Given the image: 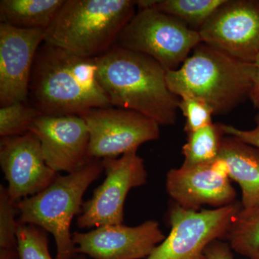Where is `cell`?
I'll return each mask as SVG.
<instances>
[{
  "instance_id": "cell-24",
  "label": "cell",
  "mask_w": 259,
  "mask_h": 259,
  "mask_svg": "<svg viewBox=\"0 0 259 259\" xmlns=\"http://www.w3.org/2000/svg\"><path fill=\"white\" fill-rule=\"evenodd\" d=\"M179 109L186 118L185 131L187 134L212 123L214 111L203 100L192 97H180Z\"/></svg>"
},
{
  "instance_id": "cell-4",
  "label": "cell",
  "mask_w": 259,
  "mask_h": 259,
  "mask_svg": "<svg viewBox=\"0 0 259 259\" xmlns=\"http://www.w3.org/2000/svg\"><path fill=\"white\" fill-rule=\"evenodd\" d=\"M131 0H65L44 42L85 58L110 51L136 14Z\"/></svg>"
},
{
  "instance_id": "cell-13",
  "label": "cell",
  "mask_w": 259,
  "mask_h": 259,
  "mask_svg": "<svg viewBox=\"0 0 259 259\" xmlns=\"http://www.w3.org/2000/svg\"><path fill=\"white\" fill-rule=\"evenodd\" d=\"M165 238L159 223L153 220L137 226L107 225L72 233L76 253L93 259L146 258Z\"/></svg>"
},
{
  "instance_id": "cell-28",
  "label": "cell",
  "mask_w": 259,
  "mask_h": 259,
  "mask_svg": "<svg viewBox=\"0 0 259 259\" xmlns=\"http://www.w3.org/2000/svg\"><path fill=\"white\" fill-rule=\"evenodd\" d=\"M71 259H80V258H79V257L78 256V255H76V256L74 257V258H71Z\"/></svg>"
},
{
  "instance_id": "cell-17",
  "label": "cell",
  "mask_w": 259,
  "mask_h": 259,
  "mask_svg": "<svg viewBox=\"0 0 259 259\" xmlns=\"http://www.w3.org/2000/svg\"><path fill=\"white\" fill-rule=\"evenodd\" d=\"M65 0H1L0 21L20 29L47 30Z\"/></svg>"
},
{
  "instance_id": "cell-22",
  "label": "cell",
  "mask_w": 259,
  "mask_h": 259,
  "mask_svg": "<svg viewBox=\"0 0 259 259\" xmlns=\"http://www.w3.org/2000/svg\"><path fill=\"white\" fill-rule=\"evenodd\" d=\"M42 115L28 102H19L0 107V136H20L30 132V127Z\"/></svg>"
},
{
  "instance_id": "cell-6",
  "label": "cell",
  "mask_w": 259,
  "mask_h": 259,
  "mask_svg": "<svg viewBox=\"0 0 259 259\" xmlns=\"http://www.w3.org/2000/svg\"><path fill=\"white\" fill-rule=\"evenodd\" d=\"M202 42L198 31L171 15L150 8L138 10L115 46L146 54L166 71H175Z\"/></svg>"
},
{
  "instance_id": "cell-18",
  "label": "cell",
  "mask_w": 259,
  "mask_h": 259,
  "mask_svg": "<svg viewBox=\"0 0 259 259\" xmlns=\"http://www.w3.org/2000/svg\"><path fill=\"white\" fill-rule=\"evenodd\" d=\"M226 0H140L139 9L153 8L178 19L192 30L199 31Z\"/></svg>"
},
{
  "instance_id": "cell-23",
  "label": "cell",
  "mask_w": 259,
  "mask_h": 259,
  "mask_svg": "<svg viewBox=\"0 0 259 259\" xmlns=\"http://www.w3.org/2000/svg\"><path fill=\"white\" fill-rule=\"evenodd\" d=\"M20 259H53L49 247L48 233L33 225H18Z\"/></svg>"
},
{
  "instance_id": "cell-25",
  "label": "cell",
  "mask_w": 259,
  "mask_h": 259,
  "mask_svg": "<svg viewBox=\"0 0 259 259\" xmlns=\"http://www.w3.org/2000/svg\"><path fill=\"white\" fill-rule=\"evenodd\" d=\"M255 125L253 128L242 130L234 126L221 123V128L226 136L236 138L245 144L254 146L259 149V114L255 117Z\"/></svg>"
},
{
  "instance_id": "cell-16",
  "label": "cell",
  "mask_w": 259,
  "mask_h": 259,
  "mask_svg": "<svg viewBox=\"0 0 259 259\" xmlns=\"http://www.w3.org/2000/svg\"><path fill=\"white\" fill-rule=\"evenodd\" d=\"M218 158L225 163L230 180L241 187L242 207L258 206V148L233 136H226L222 140Z\"/></svg>"
},
{
  "instance_id": "cell-20",
  "label": "cell",
  "mask_w": 259,
  "mask_h": 259,
  "mask_svg": "<svg viewBox=\"0 0 259 259\" xmlns=\"http://www.w3.org/2000/svg\"><path fill=\"white\" fill-rule=\"evenodd\" d=\"M224 136L221 123H212L187 134V143L182 150L185 158L182 165L195 166L215 161Z\"/></svg>"
},
{
  "instance_id": "cell-7",
  "label": "cell",
  "mask_w": 259,
  "mask_h": 259,
  "mask_svg": "<svg viewBox=\"0 0 259 259\" xmlns=\"http://www.w3.org/2000/svg\"><path fill=\"white\" fill-rule=\"evenodd\" d=\"M241 203L211 209L189 210L174 203L168 209L169 233L146 259H207L213 241L226 239Z\"/></svg>"
},
{
  "instance_id": "cell-1",
  "label": "cell",
  "mask_w": 259,
  "mask_h": 259,
  "mask_svg": "<svg viewBox=\"0 0 259 259\" xmlns=\"http://www.w3.org/2000/svg\"><path fill=\"white\" fill-rule=\"evenodd\" d=\"M97 58H85L44 42L37 50L28 102L42 115L83 116L112 107L97 79Z\"/></svg>"
},
{
  "instance_id": "cell-3",
  "label": "cell",
  "mask_w": 259,
  "mask_h": 259,
  "mask_svg": "<svg viewBox=\"0 0 259 259\" xmlns=\"http://www.w3.org/2000/svg\"><path fill=\"white\" fill-rule=\"evenodd\" d=\"M254 63L234 59L202 42L178 69L167 71L166 83L179 97L203 100L214 114L229 112L249 98Z\"/></svg>"
},
{
  "instance_id": "cell-27",
  "label": "cell",
  "mask_w": 259,
  "mask_h": 259,
  "mask_svg": "<svg viewBox=\"0 0 259 259\" xmlns=\"http://www.w3.org/2000/svg\"><path fill=\"white\" fill-rule=\"evenodd\" d=\"M255 76L253 88L250 94V100L255 108L259 110V55L254 61Z\"/></svg>"
},
{
  "instance_id": "cell-11",
  "label": "cell",
  "mask_w": 259,
  "mask_h": 259,
  "mask_svg": "<svg viewBox=\"0 0 259 259\" xmlns=\"http://www.w3.org/2000/svg\"><path fill=\"white\" fill-rule=\"evenodd\" d=\"M0 166L15 203L42 192L59 176L48 166L40 141L31 132L1 137Z\"/></svg>"
},
{
  "instance_id": "cell-26",
  "label": "cell",
  "mask_w": 259,
  "mask_h": 259,
  "mask_svg": "<svg viewBox=\"0 0 259 259\" xmlns=\"http://www.w3.org/2000/svg\"><path fill=\"white\" fill-rule=\"evenodd\" d=\"M205 254L207 259H235L231 246L222 240L211 243L206 248Z\"/></svg>"
},
{
  "instance_id": "cell-12",
  "label": "cell",
  "mask_w": 259,
  "mask_h": 259,
  "mask_svg": "<svg viewBox=\"0 0 259 259\" xmlns=\"http://www.w3.org/2000/svg\"><path fill=\"white\" fill-rule=\"evenodd\" d=\"M166 190L175 204L189 210L199 211L204 205L221 208L236 202V191L219 158L211 163L172 168L166 175Z\"/></svg>"
},
{
  "instance_id": "cell-5",
  "label": "cell",
  "mask_w": 259,
  "mask_h": 259,
  "mask_svg": "<svg viewBox=\"0 0 259 259\" xmlns=\"http://www.w3.org/2000/svg\"><path fill=\"white\" fill-rule=\"evenodd\" d=\"M103 171L102 160L92 159L79 171L59 175L47 189L16 203L19 223L39 227L54 237L56 259L78 255L72 241L71 223L81 213L85 192Z\"/></svg>"
},
{
  "instance_id": "cell-9",
  "label": "cell",
  "mask_w": 259,
  "mask_h": 259,
  "mask_svg": "<svg viewBox=\"0 0 259 259\" xmlns=\"http://www.w3.org/2000/svg\"><path fill=\"white\" fill-rule=\"evenodd\" d=\"M81 117L90 134V159L120 157L160 137V125L156 121L133 110L95 108Z\"/></svg>"
},
{
  "instance_id": "cell-15",
  "label": "cell",
  "mask_w": 259,
  "mask_h": 259,
  "mask_svg": "<svg viewBox=\"0 0 259 259\" xmlns=\"http://www.w3.org/2000/svg\"><path fill=\"white\" fill-rule=\"evenodd\" d=\"M44 32L0 24V107L28 102L32 66Z\"/></svg>"
},
{
  "instance_id": "cell-10",
  "label": "cell",
  "mask_w": 259,
  "mask_h": 259,
  "mask_svg": "<svg viewBox=\"0 0 259 259\" xmlns=\"http://www.w3.org/2000/svg\"><path fill=\"white\" fill-rule=\"evenodd\" d=\"M199 32L204 44L254 63L259 55V0H226Z\"/></svg>"
},
{
  "instance_id": "cell-19",
  "label": "cell",
  "mask_w": 259,
  "mask_h": 259,
  "mask_svg": "<svg viewBox=\"0 0 259 259\" xmlns=\"http://www.w3.org/2000/svg\"><path fill=\"white\" fill-rule=\"evenodd\" d=\"M226 239L238 254L248 259H259V205L240 209L232 221Z\"/></svg>"
},
{
  "instance_id": "cell-8",
  "label": "cell",
  "mask_w": 259,
  "mask_h": 259,
  "mask_svg": "<svg viewBox=\"0 0 259 259\" xmlns=\"http://www.w3.org/2000/svg\"><path fill=\"white\" fill-rule=\"evenodd\" d=\"M138 150L120 157L102 159L105 180L97 187L93 197L83 202L76 220L79 228H96L107 225L123 224L124 207L130 191L147 182L144 161Z\"/></svg>"
},
{
  "instance_id": "cell-2",
  "label": "cell",
  "mask_w": 259,
  "mask_h": 259,
  "mask_svg": "<svg viewBox=\"0 0 259 259\" xmlns=\"http://www.w3.org/2000/svg\"><path fill=\"white\" fill-rule=\"evenodd\" d=\"M97 63V79L112 107L139 112L159 125L176 122L180 98L170 91L167 71L158 61L114 46Z\"/></svg>"
},
{
  "instance_id": "cell-21",
  "label": "cell",
  "mask_w": 259,
  "mask_h": 259,
  "mask_svg": "<svg viewBox=\"0 0 259 259\" xmlns=\"http://www.w3.org/2000/svg\"><path fill=\"white\" fill-rule=\"evenodd\" d=\"M17 214L16 203L10 199L6 187L0 186V258L20 257Z\"/></svg>"
},
{
  "instance_id": "cell-14",
  "label": "cell",
  "mask_w": 259,
  "mask_h": 259,
  "mask_svg": "<svg viewBox=\"0 0 259 259\" xmlns=\"http://www.w3.org/2000/svg\"><path fill=\"white\" fill-rule=\"evenodd\" d=\"M30 132L40 141L48 166L57 173L79 171L92 160L88 125L80 116L40 115Z\"/></svg>"
}]
</instances>
